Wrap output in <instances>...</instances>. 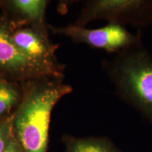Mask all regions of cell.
Listing matches in <instances>:
<instances>
[{
	"mask_svg": "<svg viewBox=\"0 0 152 152\" xmlns=\"http://www.w3.org/2000/svg\"><path fill=\"white\" fill-rule=\"evenodd\" d=\"M102 68L115 94L152 125V54L143 43L104 60Z\"/></svg>",
	"mask_w": 152,
	"mask_h": 152,
	"instance_id": "6da1fadb",
	"label": "cell"
},
{
	"mask_svg": "<svg viewBox=\"0 0 152 152\" xmlns=\"http://www.w3.org/2000/svg\"><path fill=\"white\" fill-rule=\"evenodd\" d=\"M14 134V117L0 118V152L5 151Z\"/></svg>",
	"mask_w": 152,
	"mask_h": 152,
	"instance_id": "30bf717a",
	"label": "cell"
},
{
	"mask_svg": "<svg viewBox=\"0 0 152 152\" xmlns=\"http://www.w3.org/2000/svg\"><path fill=\"white\" fill-rule=\"evenodd\" d=\"M55 33L71 37L75 42L84 43L94 49H102L114 55L142 44V33H130L125 26L108 23L102 28L88 29L84 26L71 25L54 28Z\"/></svg>",
	"mask_w": 152,
	"mask_h": 152,
	"instance_id": "277c9868",
	"label": "cell"
},
{
	"mask_svg": "<svg viewBox=\"0 0 152 152\" xmlns=\"http://www.w3.org/2000/svg\"><path fill=\"white\" fill-rule=\"evenodd\" d=\"M66 152H122L108 137H67Z\"/></svg>",
	"mask_w": 152,
	"mask_h": 152,
	"instance_id": "52a82bcc",
	"label": "cell"
},
{
	"mask_svg": "<svg viewBox=\"0 0 152 152\" xmlns=\"http://www.w3.org/2000/svg\"><path fill=\"white\" fill-rule=\"evenodd\" d=\"M18 99V93L11 84L0 80V116L7 113Z\"/></svg>",
	"mask_w": 152,
	"mask_h": 152,
	"instance_id": "9c48e42d",
	"label": "cell"
},
{
	"mask_svg": "<svg viewBox=\"0 0 152 152\" xmlns=\"http://www.w3.org/2000/svg\"><path fill=\"white\" fill-rule=\"evenodd\" d=\"M11 3L26 18L37 21L42 20L47 7V1L44 0H14Z\"/></svg>",
	"mask_w": 152,
	"mask_h": 152,
	"instance_id": "ba28073f",
	"label": "cell"
},
{
	"mask_svg": "<svg viewBox=\"0 0 152 152\" xmlns=\"http://www.w3.org/2000/svg\"><path fill=\"white\" fill-rule=\"evenodd\" d=\"M11 38L15 45L42 74L58 77L63 75V66L57 63L54 54L56 47L51 45L46 37L35 30L24 28L11 34Z\"/></svg>",
	"mask_w": 152,
	"mask_h": 152,
	"instance_id": "5b68a950",
	"label": "cell"
},
{
	"mask_svg": "<svg viewBox=\"0 0 152 152\" xmlns=\"http://www.w3.org/2000/svg\"><path fill=\"white\" fill-rule=\"evenodd\" d=\"M73 90L60 81L45 83L26 94L14 117V130L23 152H47L51 114L57 102Z\"/></svg>",
	"mask_w": 152,
	"mask_h": 152,
	"instance_id": "7a4b0ae2",
	"label": "cell"
},
{
	"mask_svg": "<svg viewBox=\"0 0 152 152\" xmlns=\"http://www.w3.org/2000/svg\"><path fill=\"white\" fill-rule=\"evenodd\" d=\"M4 152H23L21 147H20V144H19L16 139V137L15 135V133L11 137Z\"/></svg>",
	"mask_w": 152,
	"mask_h": 152,
	"instance_id": "8fae6325",
	"label": "cell"
},
{
	"mask_svg": "<svg viewBox=\"0 0 152 152\" xmlns=\"http://www.w3.org/2000/svg\"><path fill=\"white\" fill-rule=\"evenodd\" d=\"M125 26L130 24L141 31L152 25V0H94L87 3L77 26L93 20Z\"/></svg>",
	"mask_w": 152,
	"mask_h": 152,
	"instance_id": "3957f363",
	"label": "cell"
},
{
	"mask_svg": "<svg viewBox=\"0 0 152 152\" xmlns=\"http://www.w3.org/2000/svg\"><path fill=\"white\" fill-rule=\"evenodd\" d=\"M0 68L14 73L42 74L39 68L15 45L11 34L1 26Z\"/></svg>",
	"mask_w": 152,
	"mask_h": 152,
	"instance_id": "8992f818",
	"label": "cell"
}]
</instances>
